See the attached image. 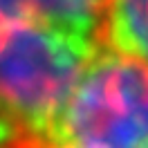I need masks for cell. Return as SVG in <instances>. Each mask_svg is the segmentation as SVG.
<instances>
[{"label": "cell", "instance_id": "cell-1", "mask_svg": "<svg viewBox=\"0 0 148 148\" xmlns=\"http://www.w3.org/2000/svg\"><path fill=\"white\" fill-rule=\"evenodd\" d=\"M108 0H0V148H34L103 43Z\"/></svg>", "mask_w": 148, "mask_h": 148}, {"label": "cell", "instance_id": "cell-2", "mask_svg": "<svg viewBox=\"0 0 148 148\" xmlns=\"http://www.w3.org/2000/svg\"><path fill=\"white\" fill-rule=\"evenodd\" d=\"M34 148H148V61L101 43Z\"/></svg>", "mask_w": 148, "mask_h": 148}, {"label": "cell", "instance_id": "cell-3", "mask_svg": "<svg viewBox=\"0 0 148 148\" xmlns=\"http://www.w3.org/2000/svg\"><path fill=\"white\" fill-rule=\"evenodd\" d=\"M103 43L148 61V0H108Z\"/></svg>", "mask_w": 148, "mask_h": 148}]
</instances>
